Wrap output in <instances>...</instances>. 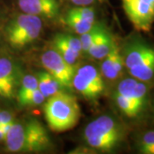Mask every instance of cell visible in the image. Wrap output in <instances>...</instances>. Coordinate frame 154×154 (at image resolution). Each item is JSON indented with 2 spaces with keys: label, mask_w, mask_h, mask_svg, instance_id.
I'll return each mask as SVG.
<instances>
[{
  "label": "cell",
  "mask_w": 154,
  "mask_h": 154,
  "mask_svg": "<svg viewBox=\"0 0 154 154\" xmlns=\"http://www.w3.org/2000/svg\"><path fill=\"white\" fill-rule=\"evenodd\" d=\"M115 99L116 104L119 108V110L128 117H135L140 113L136 109V107L125 97L116 93Z\"/></svg>",
  "instance_id": "obj_19"
},
{
  "label": "cell",
  "mask_w": 154,
  "mask_h": 154,
  "mask_svg": "<svg viewBox=\"0 0 154 154\" xmlns=\"http://www.w3.org/2000/svg\"><path fill=\"white\" fill-rule=\"evenodd\" d=\"M37 79L38 89L45 97V99L63 91L62 85L47 71L38 72L37 74Z\"/></svg>",
  "instance_id": "obj_15"
},
{
  "label": "cell",
  "mask_w": 154,
  "mask_h": 154,
  "mask_svg": "<svg viewBox=\"0 0 154 154\" xmlns=\"http://www.w3.org/2000/svg\"><path fill=\"white\" fill-rule=\"evenodd\" d=\"M37 88H38L37 76H34L33 75H27L22 77L20 87L18 88V92H17V99H22V97L30 94L31 92H33Z\"/></svg>",
  "instance_id": "obj_17"
},
{
  "label": "cell",
  "mask_w": 154,
  "mask_h": 154,
  "mask_svg": "<svg viewBox=\"0 0 154 154\" xmlns=\"http://www.w3.org/2000/svg\"><path fill=\"white\" fill-rule=\"evenodd\" d=\"M52 46L64 60L74 66L82 53L80 38L68 33H57L52 40Z\"/></svg>",
  "instance_id": "obj_11"
},
{
  "label": "cell",
  "mask_w": 154,
  "mask_h": 154,
  "mask_svg": "<svg viewBox=\"0 0 154 154\" xmlns=\"http://www.w3.org/2000/svg\"><path fill=\"white\" fill-rule=\"evenodd\" d=\"M116 94L128 99L140 112L144 109L146 100V85L134 78H126L121 81L116 88Z\"/></svg>",
  "instance_id": "obj_10"
},
{
  "label": "cell",
  "mask_w": 154,
  "mask_h": 154,
  "mask_svg": "<svg viewBox=\"0 0 154 154\" xmlns=\"http://www.w3.org/2000/svg\"><path fill=\"white\" fill-rule=\"evenodd\" d=\"M122 8L133 27L148 32L154 24V0H122Z\"/></svg>",
  "instance_id": "obj_7"
},
{
  "label": "cell",
  "mask_w": 154,
  "mask_h": 154,
  "mask_svg": "<svg viewBox=\"0 0 154 154\" xmlns=\"http://www.w3.org/2000/svg\"><path fill=\"white\" fill-rule=\"evenodd\" d=\"M103 28H104V25H102L101 23H96L95 22L94 27L91 28L89 31L81 34L80 41H81V44H82V52H84V53L88 52L91 45L93 44L94 40L98 36V34Z\"/></svg>",
  "instance_id": "obj_18"
},
{
  "label": "cell",
  "mask_w": 154,
  "mask_h": 154,
  "mask_svg": "<svg viewBox=\"0 0 154 154\" xmlns=\"http://www.w3.org/2000/svg\"><path fill=\"white\" fill-rule=\"evenodd\" d=\"M19 104L22 106H37V105L43 104L45 100L43 94L37 88L34 91L31 92L30 94L25 95L22 99H17Z\"/></svg>",
  "instance_id": "obj_20"
},
{
  "label": "cell",
  "mask_w": 154,
  "mask_h": 154,
  "mask_svg": "<svg viewBox=\"0 0 154 154\" xmlns=\"http://www.w3.org/2000/svg\"><path fill=\"white\" fill-rule=\"evenodd\" d=\"M64 22L75 33L80 34V35L89 31L95 24V23L88 22L82 17L73 14L70 11H68L66 17L64 18Z\"/></svg>",
  "instance_id": "obj_16"
},
{
  "label": "cell",
  "mask_w": 154,
  "mask_h": 154,
  "mask_svg": "<svg viewBox=\"0 0 154 154\" xmlns=\"http://www.w3.org/2000/svg\"><path fill=\"white\" fill-rule=\"evenodd\" d=\"M6 149L10 152H38L51 146L49 134L44 125L36 119L14 122L5 139Z\"/></svg>",
  "instance_id": "obj_1"
},
{
  "label": "cell",
  "mask_w": 154,
  "mask_h": 154,
  "mask_svg": "<svg viewBox=\"0 0 154 154\" xmlns=\"http://www.w3.org/2000/svg\"><path fill=\"white\" fill-rule=\"evenodd\" d=\"M69 1L77 6H88L94 4L96 0H69Z\"/></svg>",
  "instance_id": "obj_24"
},
{
  "label": "cell",
  "mask_w": 154,
  "mask_h": 154,
  "mask_svg": "<svg viewBox=\"0 0 154 154\" xmlns=\"http://www.w3.org/2000/svg\"><path fill=\"white\" fill-rule=\"evenodd\" d=\"M44 114L51 131L66 132L78 123L81 107L75 96L62 91L48 98L44 105Z\"/></svg>",
  "instance_id": "obj_2"
},
{
  "label": "cell",
  "mask_w": 154,
  "mask_h": 154,
  "mask_svg": "<svg viewBox=\"0 0 154 154\" xmlns=\"http://www.w3.org/2000/svg\"><path fill=\"white\" fill-rule=\"evenodd\" d=\"M22 77L15 61L0 56V98L12 99L17 95Z\"/></svg>",
  "instance_id": "obj_9"
},
{
  "label": "cell",
  "mask_w": 154,
  "mask_h": 154,
  "mask_svg": "<svg viewBox=\"0 0 154 154\" xmlns=\"http://www.w3.org/2000/svg\"><path fill=\"white\" fill-rule=\"evenodd\" d=\"M139 151L143 154H154V131H149L144 134Z\"/></svg>",
  "instance_id": "obj_21"
},
{
  "label": "cell",
  "mask_w": 154,
  "mask_h": 154,
  "mask_svg": "<svg viewBox=\"0 0 154 154\" xmlns=\"http://www.w3.org/2000/svg\"><path fill=\"white\" fill-rule=\"evenodd\" d=\"M41 63L45 70L60 83L63 89L71 90L75 66L69 64L54 49L49 50L41 56Z\"/></svg>",
  "instance_id": "obj_8"
},
{
  "label": "cell",
  "mask_w": 154,
  "mask_h": 154,
  "mask_svg": "<svg viewBox=\"0 0 154 154\" xmlns=\"http://www.w3.org/2000/svg\"><path fill=\"white\" fill-rule=\"evenodd\" d=\"M115 43L112 35L104 26L98 36L94 40L90 48L88 51V55L94 59H103L110 52L113 44Z\"/></svg>",
  "instance_id": "obj_14"
},
{
  "label": "cell",
  "mask_w": 154,
  "mask_h": 154,
  "mask_svg": "<svg viewBox=\"0 0 154 154\" xmlns=\"http://www.w3.org/2000/svg\"><path fill=\"white\" fill-rule=\"evenodd\" d=\"M72 84L73 88L79 94L91 100L98 99L105 90L102 73L91 64H86L77 69Z\"/></svg>",
  "instance_id": "obj_6"
},
{
  "label": "cell",
  "mask_w": 154,
  "mask_h": 154,
  "mask_svg": "<svg viewBox=\"0 0 154 154\" xmlns=\"http://www.w3.org/2000/svg\"><path fill=\"white\" fill-rule=\"evenodd\" d=\"M18 5L24 13L40 18H55L60 11L58 0H18Z\"/></svg>",
  "instance_id": "obj_12"
},
{
  "label": "cell",
  "mask_w": 154,
  "mask_h": 154,
  "mask_svg": "<svg viewBox=\"0 0 154 154\" xmlns=\"http://www.w3.org/2000/svg\"><path fill=\"white\" fill-rule=\"evenodd\" d=\"M0 116H1V110H0ZM1 125V124H0Z\"/></svg>",
  "instance_id": "obj_25"
},
{
  "label": "cell",
  "mask_w": 154,
  "mask_h": 154,
  "mask_svg": "<svg viewBox=\"0 0 154 154\" xmlns=\"http://www.w3.org/2000/svg\"><path fill=\"white\" fill-rule=\"evenodd\" d=\"M14 122L13 114L8 110H1V116H0V124H10Z\"/></svg>",
  "instance_id": "obj_23"
},
{
  "label": "cell",
  "mask_w": 154,
  "mask_h": 154,
  "mask_svg": "<svg viewBox=\"0 0 154 154\" xmlns=\"http://www.w3.org/2000/svg\"><path fill=\"white\" fill-rule=\"evenodd\" d=\"M83 137L90 147L109 152L120 143L122 129L113 117L103 115L88 123L84 129Z\"/></svg>",
  "instance_id": "obj_3"
},
{
  "label": "cell",
  "mask_w": 154,
  "mask_h": 154,
  "mask_svg": "<svg viewBox=\"0 0 154 154\" xmlns=\"http://www.w3.org/2000/svg\"><path fill=\"white\" fill-rule=\"evenodd\" d=\"M42 30L41 18L24 13L12 18L5 27V37L14 49L26 47L38 38Z\"/></svg>",
  "instance_id": "obj_4"
},
{
  "label": "cell",
  "mask_w": 154,
  "mask_h": 154,
  "mask_svg": "<svg viewBox=\"0 0 154 154\" xmlns=\"http://www.w3.org/2000/svg\"><path fill=\"white\" fill-rule=\"evenodd\" d=\"M103 59L101 65V73L103 76L110 81L117 79L122 71L124 63L120 49L116 42L112 45L110 52Z\"/></svg>",
  "instance_id": "obj_13"
},
{
  "label": "cell",
  "mask_w": 154,
  "mask_h": 154,
  "mask_svg": "<svg viewBox=\"0 0 154 154\" xmlns=\"http://www.w3.org/2000/svg\"><path fill=\"white\" fill-rule=\"evenodd\" d=\"M124 66L133 78L149 82L154 77V47L142 42H134L122 55Z\"/></svg>",
  "instance_id": "obj_5"
},
{
  "label": "cell",
  "mask_w": 154,
  "mask_h": 154,
  "mask_svg": "<svg viewBox=\"0 0 154 154\" xmlns=\"http://www.w3.org/2000/svg\"><path fill=\"white\" fill-rule=\"evenodd\" d=\"M69 11L73 14L76 15L78 17H82L84 20L88 21L92 23H95V18H96V13L94 8L88 7V6H79L75 8H72Z\"/></svg>",
  "instance_id": "obj_22"
}]
</instances>
